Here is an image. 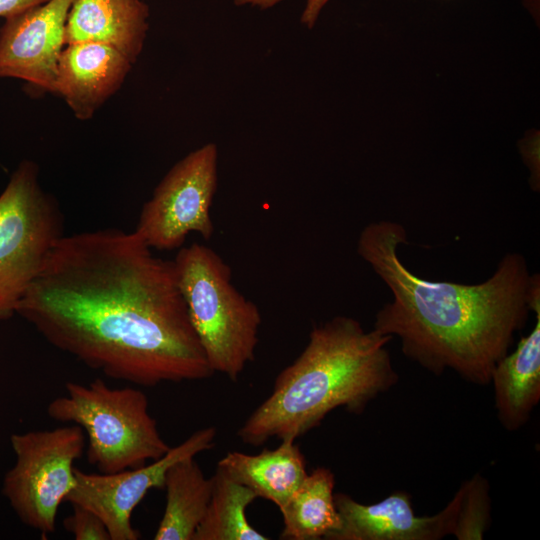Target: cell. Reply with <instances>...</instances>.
I'll return each mask as SVG.
<instances>
[{"label": "cell", "instance_id": "cell-9", "mask_svg": "<svg viewBox=\"0 0 540 540\" xmlns=\"http://www.w3.org/2000/svg\"><path fill=\"white\" fill-rule=\"evenodd\" d=\"M216 435L213 426L197 430L161 458L116 473H86L75 468L76 484L66 501L97 514L105 523L111 540H137L139 532L131 522L134 509L149 490L163 489L171 465L211 449Z\"/></svg>", "mask_w": 540, "mask_h": 540}, {"label": "cell", "instance_id": "cell-13", "mask_svg": "<svg viewBox=\"0 0 540 540\" xmlns=\"http://www.w3.org/2000/svg\"><path fill=\"white\" fill-rule=\"evenodd\" d=\"M149 16V6L142 0H73L65 44H104L134 64L144 47Z\"/></svg>", "mask_w": 540, "mask_h": 540}, {"label": "cell", "instance_id": "cell-3", "mask_svg": "<svg viewBox=\"0 0 540 540\" xmlns=\"http://www.w3.org/2000/svg\"><path fill=\"white\" fill-rule=\"evenodd\" d=\"M391 339L348 316L313 327L303 351L277 375L272 393L238 437L254 446L270 438L296 440L337 408L361 414L399 380L387 349Z\"/></svg>", "mask_w": 540, "mask_h": 540}, {"label": "cell", "instance_id": "cell-19", "mask_svg": "<svg viewBox=\"0 0 540 540\" xmlns=\"http://www.w3.org/2000/svg\"><path fill=\"white\" fill-rule=\"evenodd\" d=\"M489 482L477 473L464 481L442 509L447 535L458 540H482L491 522Z\"/></svg>", "mask_w": 540, "mask_h": 540}, {"label": "cell", "instance_id": "cell-18", "mask_svg": "<svg viewBox=\"0 0 540 540\" xmlns=\"http://www.w3.org/2000/svg\"><path fill=\"white\" fill-rule=\"evenodd\" d=\"M212 495L193 540H268L248 521L247 507L257 498L248 487L216 469Z\"/></svg>", "mask_w": 540, "mask_h": 540}, {"label": "cell", "instance_id": "cell-5", "mask_svg": "<svg viewBox=\"0 0 540 540\" xmlns=\"http://www.w3.org/2000/svg\"><path fill=\"white\" fill-rule=\"evenodd\" d=\"M65 391L48 404L47 413L53 420L82 428L88 440L87 460L99 473L143 466L171 448L141 390L111 388L97 378L87 385L67 382Z\"/></svg>", "mask_w": 540, "mask_h": 540}, {"label": "cell", "instance_id": "cell-14", "mask_svg": "<svg viewBox=\"0 0 540 540\" xmlns=\"http://www.w3.org/2000/svg\"><path fill=\"white\" fill-rule=\"evenodd\" d=\"M534 313L532 330L491 373L497 418L508 431L523 427L540 401V310Z\"/></svg>", "mask_w": 540, "mask_h": 540}, {"label": "cell", "instance_id": "cell-21", "mask_svg": "<svg viewBox=\"0 0 540 540\" xmlns=\"http://www.w3.org/2000/svg\"><path fill=\"white\" fill-rule=\"evenodd\" d=\"M284 0H233L236 6H249L258 9H269ZM330 0H306L305 7L301 15V23L311 29L317 22L322 9Z\"/></svg>", "mask_w": 540, "mask_h": 540}, {"label": "cell", "instance_id": "cell-2", "mask_svg": "<svg viewBox=\"0 0 540 540\" xmlns=\"http://www.w3.org/2000/svg\"><path fill=\"white\" fill-rule=\"evenodd\" d=\"M405 244L404 226L389 220L369 223L357 239L358 255L392 294L373 329L397 337L403 354L435 375L452 370L470 383L490 384L515 334L540 308L539 274L529 272L522 254L507 253L481 283L428 280L401 260Z\"/></svg>", "mask_w": 540, "mask_h": 540}, {"label": "cell", "instance_id": "cell-16", "mask_svg": "<svg viewBox=\"0 0 540 540\" xmlns=\"http://www.w3.org/2000/svg\"><path fill=\"white\" fill-rule=\"evenodd\" d=\"M163 489L166 504L154 539L193 540L212 495L213 477L206 478L194 457H188L168 468Z\"/></svg>", "mask_w": 540, "mask_h": 540}, {"label": "cell", "instance_id": "cell-4", "mask_svg": "<svg viewBox=\"0 0 540 540\" xmlns=\"http://www.w3.org/2000/svg\"><path fill=\"white\" fill-rule=\"evenodd\" d=\"M178 285L193 328L214 371L237 381L255 360L262 317L232 283V270L206 245L182 246L174 258Z\"/></svg>", "mask_w": 540, "mask_h": 540}, {"label": "cell", "instance_id": "cell-20", "mask_svg": "<svg viewBox=\"0 0 540 540\" xmlns=\"http://www.w3.org/2000/svg\"><path fill=\"white\" fill-rule=\"evenodd\" d=\"M72 507L73 512L64 519L63 525L76 540H111L105 523L97 514L79 505Z\"/></svg>", "mask_w": 540, "mask_h": 540}, {"label": "cell", "instance_id": "cell-15", "mask_svg": "<svg viewBox=\"0 0 540 540\" xmlns=\"http://www.w3.org/2000/svg\"><path fill=\"white\" fill-rule=\"evenodd\" d=\"M217 469L278 508L289 500L308 475L305 458L292 439L281 440L275 449H264L254 455L229 452L218 462Z\"/></svg>", "mask_w": 540, "mask_h": 540}, {"label": "cell", "instance_id": "cell-22", "mask_svg": "<svg viewBox=\"0 0 540 540\" xmlns=\"http://www.w3.org/2000/svg\"><path fill=\"white\" fill-rule=\"evenodd\" d=\"M48 0H0V17L4 19Z\"/></svg>", "mask_w": 540, "mask_h": 540}, {"label": "cell", "instance_id": "cell-11", "mask_svg": "<svg viewBox=\"0 0 540 540\" xmlns=\"http://www.w3.org/2000/svg\"><path fill=\"white\" fill-rule=\"evenodd\" d=\"M132 65L104 44H67L59 58L54 93L63 97L77 119L89 120L121 88Z\"/></svg>", "mask_w": 540, "mask_h": 540}, {"label": "cell", "instance_id": "cell-12", "mask_svg": "<svg viewBox=\"0 0 540 540\" xmlns=\"http://www.w3.org/2000/svg\"><path fill=\"white\" fill-rule=\"evenodd\" d=\"M341 525L330 540H439L447 536L443 511L415 514L409 494L397 491L363 504L345 493L334 494Z\"/></svg>", "mask_w": 540, "mask_h": 540}, {"label": "cell", "instance_id": "cell-17", "mask_svg": "<svg viewBox=\"0 0 540 540\" xmlns=\"http://www.w3.org/2000/svg\"><path fill=\"white\" fill-rule=\"evenodd\" d=\"M335 477L332 471L318 467L280 507L283 517L281 539L330 540L341 525L334 501Z\"/></svg>", "mask_w": 540, "mask_h": 540}, {"label": "cell", "instance_id": "cell-8", "mask_svg": "<svg viewBox=\"0 0 540 540\" xmlns=\"http://www.w3.org/2000/svg\"><path fill=\"white\" fill-rule=\"evenodd\" d=\"M218 183V148L207 143L187 154L166 173L140 211L135 232L151 248H181L195 232L214 233L210 209Z\"/></svg>", "mask_w": 540, "mask_h": 540}, {"label": "cell", "instance_id": "cell-7", "mask_svg": "<svg viewBox=\"0 0 540 540\" xmlns=\"http://www.w3.org/2000/svg\"><path fill=\"white\" fill-rule=\"evenodd\" d=\"M10 443L16 460L2 493L21 522L44 536L53 533L58 509L76 484L73 465L84 452V431L70 424L14 433Z\"/></svg>", "mask_w": 540, "mask_h": 540}, {"label": "cell", "instance_id": "cell-10", "mask_svg": "<svg viewBox=\"0 0 540 540\" xmlns=\"http://www.w3.org/2000/svg\"><path fill=\"white\" fill-rule=\"evenodd\" d=\"M73 0H48L5 19L0 28V78H17L54 93Z\"/></svg>", "mask_w": 540, "mask_h": 540}, {"label": "cell", "instance_id": "cell-6", "mask_svg": "<svg viewBox=\"0 0 540 540\" xmlns=\"http://www.w3.org/2000/svg\"><path fill=\"white\" fill-rule=\"evenodd\" d=\"M63 235L60 206L42 188L38 165L22 161L0 194V321L16 314L17 304Z\"/></svg>", "mask_w": 540, "mask_h": 540}, {"label": "cell", "instance_id": "cell-1", "mask_svg": "<svg viewBox=\"0 0 540 540\" xmlns=\"http://www.w3.org/2000/svg\"><path fill=\"white\" fill-rule=\"evenodd\" d=\"M16 314L49 344L111 379L152 387L214 374L174 261L155 256L135 231L63 235Z\"/></svg>", "mask_w": 540, "mask_h": 540}]
</instances>
